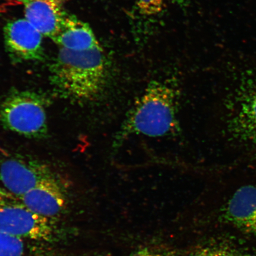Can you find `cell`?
Returning a JSON list of instances; mask_svg holds the SVG:
<instances>
[{
  "mask_svg": "<svg viewBox=\"0 0 256 256\" xmlns=\"http://www.w3.org/2000/svg\"><path fill=\"white\" fill-rule=\"evenodd\" d=\"M108 63L102 46L84 51L60 48L50 66V82L56 94L65 100L84 104L104 90Z\"/></svg>",
  "mask_w": 256,
  "mask_h": 256,
  "instance_id": "cell-1",
  "label": "cell"
},
{
  "mask_svg": "<svg viewBox=\"0 0 256 256\" xmlns=\"http://www.w3.org/2000/svg\"><path fill=\"white\" fill-rule=\"evenodd\" d=\"M177 95L164 83L153 82L134 104L121 127L117 142L132 135L158 137L178 129Z\"/></svg>",
  "mask_w": 256,
  "mask_h": 256,
  "instance_id": "cell-2",
  "label": "cell"
},
{
  "mask_svg": "<svg viewBox=\"0 0 256 256\" xmlns=\"http://www.w3.org/2000/svg\"><path fill=\"white\" fill-rule=\"evenodd\" d=\"M48 99L30 90H14L0 101V126L28 138L47 135Z\"/></svg>",
  "mask_w": 256,
  "mask_h": 256,
  "instance_id": "cell-3",
  "label": "cell"
},
{
  "mask_svg": "<svg viewBox=\"0 0 256 256\" xmlns=\"http://www.w3.org/2000/svg\"><path fill=\"white\" fill-rule=\"evenodd\" d=\"M0 232L39 243H52L60 238L54 220L36 215L20 197L0 187Z\"/></svg>",
  "mask_w": 256,
  "mask_h": 256,
  "instance_id": "cell-4",
  "label": "cell"
},
{
  "mask_svg": "<svg viewBox=\"0 0 256 256\" xmlns=\"http://www.w3.org/2000/svg\"><path fill=\"white\" fill-rule=\"evenodd\" d=\"M54 177L47 166L24 156H8L0 163V182L2 188L18 197Z\"/></svg>",
  "mask_w": 256,
  "mask_h": 256,
  "instance_id": "cell-5",
  "label": "cell"
},
{
  "mask_svg": "<svg viewBox=\"0 0 256 256\" xmlns=\"http://www.w3.org/2000/svg\"><path fill=\"white\" fill-rule=\"evenodd\" d=\"M42 36L25 18L10 21L4 28L6 50L14 62L42 60Z\"/></svg>",
  "mask_w": 256,
  "mask_h": 256,
  "instance_id": "cell-6",
  "label": "cell"
},
{
  "mask_svg": "<svg viewBox=\"0 0 256 256\" xmlns=\"http://www.w3.org/2000/svg\"><path fill=\"white\" fill-rule=\"evenodd\" d=\"M24 6L25 18L43 35L52 40L68 12L62 0H18Z\"/></svg>",
  "mask_w": 256,
  "mask_h": 256,
  "instance_id": "cell-7",
  "label": "cell"
},
{
  "mask_svg": "<svg viewBox=\"0 0 256 256\" xmlns=\"http://www.w3.org/2000/svg\"><path fill=\"white\" fill-rule=\"evenodd\" d=\"M32 212L54 220L66 210V198L56 177L47 179L20 197Z\"/></svg>",
  "mask_w": 256,
  "mask_h": 256,
  "instance_id": "cell-8",
  "label": "cell"
},
{
  "mask_svg": "<svg viewBox=\"0 0 256 256\" xmlns=\"http://www.w3.org/2000/svg\"><path fill=\"white\" fill-rule=\"evenodd\" d=\"M222 217L240 231L256 236V185L236 190L224 207Z\"/></svg>",
  "mask_w": 256,
  "mask_h": 256,
  "instance_id": "cell-9",
  "label": "cell"
},
{
  "mask_svg": "<svg viewBox=\"0 0 256 256\" xmlns=\"http://www.w3.org/2000/svg\"><path fill=\"white\" fill-rule=\"evenodd\" d=\"M52 40L60 48L73 51L88 50L101 46L90 25L70 14Z\"/></svg>",
  "mask_w": 256,
  "mask_h": 256,
  "instance_id": "cell-10",
  "label": "cell"
},
{
  "mask_svg": "<svg viewBox=\"0 0 256 256\" xmlns=\"http://www.w3.org/2000/svg\"><path fill=\"white\" fill-rule=\"evenodd\" d=\"M30 241L0 232V256H38Z\"/></svg>",
  "mask_w": 256,
  "mask_h": 256,
  "instance_id": "cell-11",
  "label": "cell"
},
{
  "mask_svg": "<svg viewBox=\"0 0 256 256\" xmlns=\"http://www.w3.org/2000/svg\"><path fill=\"white\" fill-rule=\"evenodd\" d=\"M238 120L243 128L256 134V89L240 102Z\"/></svg>",
  "mask_w": 256,
  "mask_h": 256,
  "instance_id": "cell-12",
  "label": "cell"
},
{
  "mask_svg": "<svg viewBox=\"0 0 256 256\" xmlns=\"http://www.w3.org/2000/svg\"><path fill=\"white\" fill-rule=\"evenodd\" d=\"M188 256H256L236 246L216 244L204 246L196 250Z\"/></svg>",
  "mask_w": 256,
  "mask_h": 256,
  "instance_id": "cell-13",
  "label": "cell"
},
{
  "mask_svg": "<svg viewBox=\"0 0 256 256\" xmlns=\"http://www.w3.org/2000/svg\"><path fill=\"white\" fill-rule=\"evenodd\" d=\"M136 6L142 14L156 15L166 8V0H136Z\"/></svg>",
  "mask_w": 256,
  "mask_h": 256,
  "instance_id": "cell-14",
  "label": "cell"
},
{
  "mask_svg": "<svg viewBox=\"0 0 256 256\" xmlns=\"http://www.w3.org/2000/svg\"><path fill=\"white\" fill-rule=\"evenodd\" d=\"M133 256H178L170 248L162 246H150L138 250Z\"/></svg>",
  "mask_w": 256,
  "mask_h": 256,
  "instance_id": "cell-15",
  "label": "cell"
},
{
  "mask_svg": "<svg viewBox=\"0 0 256 256\" xmlns=\"http://www.w3.org/2000/svg\"><path fill=\"white\" fill-rule=\"evenodd\" d=\"M174 4L183 6L187 4L188 2H190V0H170Z\"/></svg>",
  "mask_w": 256,
  "mask_h": 256,
  "instance_id": "cell-16",
  "label": "cell"
}]
</instances>
